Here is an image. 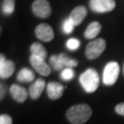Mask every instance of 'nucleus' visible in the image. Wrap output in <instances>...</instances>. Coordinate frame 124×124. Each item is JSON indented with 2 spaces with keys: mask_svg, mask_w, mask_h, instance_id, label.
<instances>
[{
  "mask_svg": "<svg viewBox=\"0 0 124 124\" xmlns=\"http://www.w3.org/2000/svg\"><path fill=\"white\" fill-rule=\"evenodd\" d=\"M92 110L87 104H78L67 110L66 117L72 124H83L90 119Z\"/></svg>",
  "mask_w": 124,
  "mask_h": 124,
  "instance_id": "nucleus-1",
  "label": "nucleus"
},
{
  "mask_svg": "<svg viewBox=\"0 0 124 124\" xmlns=\"http://www.w3.org/2000/svg\"><path fill=\"white\" fill-rule=\"evenodd\" d=\"M81 86L87 93H93L99 85V76L93 69H88L79 78Z\"/></svg>",
  "mask_w": 124,
  "mask_h": 124,
  "instance_id": "nucleus-2",
  "label": "nucleus"
},
{
  "mask_svg": "<svg viewBox=\"0 0 124 124\" xmlns=\"http://www.w3.org/2000/svg\"><path fill=\"white\" fill-rule=\"evenodd\" d=\"M106 43L102 38L96 39L90 42L85 48V56L90 60H94L101 55L105 51Z\"/></svg>",
  "mask_w": 124,
  "mask_h": 124,
  "instance_id": "nucleus-3",
  "label": "nucleus"
},
{
  "mask_svg": "<svg viewBox=\"0 0 124 124\" xmlns=\"http://www.w3.org/2000/svg\"><path fill=\"white\" fill-rule=\"evenodd\" d=\"M51 66L54 70L59 71L61 70L64 66L67 68H73L78 65V61L70 59L65 54L61 53L60 55H53L49 59Z\"/></svg>",
  "mask_w": 124,
  "mask_h": 124,
  "instance_id": "nucleus-4",
  "label": "nucleus"
},
{
  "mask_svg": "<svg viewBox=\"0 0 124 124\" xmlns=\"http://www.w3.org/2000/svg\"><path fill=\"white\" fill-rule=\"evenodd\" d=\"M119 71L120 68L117 62H109L103 71V83L106 85H113L118 78Z\"/></svg>",
  "mask_w": 124,
  "mask_h": 124,
  "instance_id": "nucleus-5",
  "label": "nucleus"
},
{
  "mask_svg": "<svg viewBox=\"0 0 124 124\" xmlns=\"http://www.w3.org/2000/svg\"><path fill=\"white\" fill-rule=\"evenodd\" d=\"M90 6L92 11L97 13L111 11L115 7V0H90Z\"/></svg>",
  "mask_w": 124,
  "mask_h": 124,
  "instance_id": "nucleus-6",
  "label": "nucleus"
},
{
  "mask_svg": "<svg viewBox=\"0 0 124 124\" xmlns=\"http://www.w3.org/2000/svg\"><path fill=\"white\" fill-rule=\"evenodd\" d=\"M32 11L39 18H48L51 15V7L48 0H36L32 4Z\"/></svg>",
  "mask_w": 124,
  "mask_h": 124,
  "instance_id": "nucleus-7",
  "label": "nucleus"
},
{
  "mask_svg": "<svg viewBox=\"0 0 124 124\" xmlns=\"http://www.w3.org/2000/svg\"><path fill=\"white\" fill-rule=\"evenodd\" d=\"M30 63L31 66L35 69L37 73H39L42 76H48L51 73V68L46 63L44 59L39 57L37 56L31 55Z\"/></svg>",
  "mask_w": 124,
  "mask_h": 124,
  "instance_id": "nucleus-8",
  "label": "nucleus"
},
{
  "mask_svg": "<svg viewBox=\"0 0 124 124\" xmlns=\"http://www.w3.org/2000/svg\"><path fill=\"white\" fill-rule=\"evenodd\" d=\"M35 33L37 38L42 41L49 42L54 38V32L51 26L47 23H40L36 27Z\"/></svg>",
  "mask_w": 124,
  "mask_h": 124,
  "instance_id": "nucleus-9",
  "label": "nucleus"
},
{
  "mask_svg": "<svg viewBox=\"0 0 124 124\" xmlns=\"http://www.w3.org/2000/svg\"><path fill=\"white\" fill-rule=\"evenodd\" d=\"M16 65L12 61L6 60L5 56L1 54L0 56V77L2 79H7L14 73Z\"/></svg>",
  "mask_w": 124,
  "mask_h": 124,
  "instance_id": "nucleus-10",
  "label": "nucleus"
},
{
  "mask_svg": "<svg viewBox=\"0 0 124 124\" xmlns=\"http://www.w3.org/2000/svg\"><path fill=\"white\" fill-rule=\"evenodd\" d=\"M64 87L61 83L51 81L47 85V94L52 100H57L63 95Z\"/></svg>",
  "mask_w": 124,
  "mask_h": 124,
  "instance_id": "nucleus-11",
  "label": "nucleus"
},
{
  "mask_svg": "<svg viewBox=\"0 0 124 124\" xmlns=\"http://www.w3.org/2000/svg\"><path fill=\"white\" fill-rule=\"evenodd\" d=\"M10 93L15 101L20 103L24 102L28 96V93L25 88L18 85H15V84L10 88Z\"/></svg>",
  "mask_w": 124,
  "mask_h": 124,
  "instance_id": "nucleus-12",
  "label": "nucleus"
},
{
  "mask_svg": "<svg viewBox=\"0 0 124 124\" xmlns=\"http://www.w3.org/2000/svg\"><path fill=\"white\" fill-rule=\"evenodd\" d=\"M87 15V9L84 6H78L72 11L69 19L74 23L75 26H78L82 23L84 19Z\"/></svg>",
  "mask_w": 124,
  "mask_h": 124,
  "instance_id": "nucleus-13",
  "label": "nucleus"
},
{
  "mask_svg": "<svg viewBox=\"0 0 124 124\" xmlns=\"http://www.w3.org/2000/svg\"><path fill=\"white\" fill-rule=\"evenodd\" d=\"M44 87H45L44 80L42 78H38L29 88V96L33 100H36L43 93Z\"/></svg>",
  "mask_w": 124,
  "mask_h": 124,
  "instance_id": "nucleus-14",
  "label": "nucleus"
},
{
  "mask_svg": "<svg viewBox=\"0 0 124 124\" xmlns=\"http://www.w3.org/2000/svg\"><path fill=\"white\" fill-rule=\"evenodd\" d=\"M101 26L98 22H92L87 27L85 31V36L87 39H93L99 34L101 31Z\"/></svg>",
  "mask_w": 124,
  "mask_h": 124,
  "instance_id": "nucleus-15",
  "label": "nucleus"
},
{
  "mask_svg": "<svg viewBox=\"0 0 124 124\" xmlns=\"http://www.w3.org/2000/svg\"><path fill=\"white\" fill-rule=\"evenodd\" d=\"M35 79V74L28 68L22 69L17 75V80L20 82H30Z\"/></svg>",
  "mask_w": 124,
  "mask_h": 124,
  "instance_id": "nucleus-16",
  "label": "nucleus"
},
{
  "mask_svg": "<svg viewBox=\"0 0 124 124\" xmlns=\"http://www.w3.org/2000/svg\"><path fill=\"white\" fill-rule=\"evenodd\" d=\"M31 55L37 56L45 60L47 57V51L44 47L39 43H33L30 48Z\"/></svg>",
  "mask_w": 124,
  "mask_h": 124,
  "instance_id": "nucleus-17",
  "label": "nucleus"
},
{
  "mask_svg": "<svg viewBox=\"0 0 124 124\" xmlns=\"http://www.w3.org/2000/svg\"><path fill=\"white\" fill-rule=\"evenodd\" d=\"M15 10V0H3L2 11L5 15H11Z\"/></svg>",
  "mask_w": 124,
  "mask_h": 124,
  "instance_id": "nucleus-18",
  "label": "nucleus"
},
{
  "mask_svg": "<svg viewBox=\"0 0 124 124\" xmlns=\"http://www.w3.org/2000/svg\"><path fill=\"white\" fill-rule=\"evenodd\" d=\"M74 76H75V72L72 69V68L64 69L61 73V78L64 81H70L74 78Z\"/></svg>",
  "mask_w": 124,
  "mask_h": 124,
  "instance_id": "nucleus-19",
  "label": "nucleus"
},
{
  "mask_svg": "<svg viewBox=\"0 0 124 124\" xmlns=\"http://www.w3.org/2000/svg\"><path fill=\"white\" fill-rule=\"evenodd\" d=\"M74 23L72 22L70 19H67L64 21L63 25H62V30L65 34H70L74 29Z\"/></svg>",
  "mask_w": 124,
  "mask_h": 124,
  "instance_id": "nucleus-20",
  "label": "nucleus"
},
{
  "mask_svg": "<svg viewBox=\"0 0 124 124\" xmlns=\"http://www.w3.org/2000/svg\"><path fill=\"white\" fill-rule=\"evenodd\" d=\"M81 45V42L76 38L69 39L66 43V46L69 50H76Z\"/></svg>",
  "mask_w": 124,
  "mask_h": 124,
  "instance_id": "nucleus-21",
  "label": "nucleus"
},
{
  "mask_svg": "<svg viewBox=\"0 0 124 124\" xmlns=\"http://www.w3.org/2000/svg\"><path fill=\"white\" fill-rule=\"evenodd\" d=\"M0 124H12V118L8 115H1L0 116Z\"/></svg>",
  "mask_w": 124,
  "mask_h": 124,
  "instance_id": "nucleus-22",
  "label": "nucleus"
},
{
  "mask_svg": "<svg viewBox=\"0 0 124 124\" xmlns=\"http://www.w3.org/2000/svg\"><path fill=\"white\" fill-rule=\"evenodd\" d=\"M115 110L118 115L124 116V102L118 104V105L115 106Z\"/></svg>",
  "mask_w": 124,
  "mask_h": 124,
  "instance_id": "nucleus-23",
  "label": "nucleus"
},
{
  "mask_svg": "<svg viewBox=\"0 0 124 124\" xmlns=\"http://www.w3.org/2000/svg\"><path fill=\"white\" fill-rule=\"evenodd\" d=\"M123 75H124V64H123Z\"/></svg>",
  "mask_w": 124,
  "mask_h": 124,
  "instance_id": "nucleus-24",
  "label": "nucleus"
}]
</instances>
